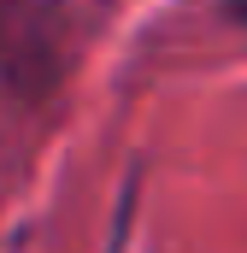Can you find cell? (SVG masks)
I'll return each mask as SVG.
<instances>
[{"label":"cell","instance_id":"cell-1","mask_svg":"<svg viewBox=\"0 0 247 253\" xmlns=\"http://www.w3.org/2000/svg\"><path fill=\"white\" fill-rule=\"evenodd\" d=\"M230 6H236V12H242V18H247V0H230Z\"/></svg>","mask_w":247,"mask_h":253}]
</instances>
